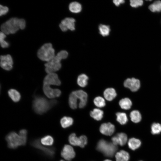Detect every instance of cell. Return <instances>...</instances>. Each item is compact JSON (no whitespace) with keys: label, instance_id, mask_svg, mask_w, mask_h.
<instances>
[{"label":"cell","instance_id":"1","mask_svg":"<svg viewBox=\"0 0 161 161\" xmlns=\"http://www.w3.org/2000/svg\"><path fill=\"white\" fill-rule=\"evenodd\" d=\"M27 131L25 129L20 130L18 134L16 132H10L6 136L5 139L8 148L14 149L26 145L27 141Z\"/></svg>","mask_w":161,"mask_h":161},{"label":"cell","instance_id":"2","mask_svg":"<svg viewBox=\"0 0 161 161\" xmlns=\"http://www.w3.org/2000/svg\"><path fill=\"white\" fill-rule=\"evenodd\" d=\"M25 21L23 19L12 18L3 24L1 27V32L5 35L15 33L20 29H24Z\"/></svg>","mask_w":161,"mask_h":161},{"label":"cell","instance_id":"3","mask_svg":"<svg viewBox=\"0 0 161 161\" xmlns=\"http://www.w3.org/2000/svg\"><path fill=\"white\" fill-rule=\"evenodd\" d=\"M56 103L55 100L49 101L41 97H36L33 101V110L37 113L42 114L49 110Z\"/></svg>","mask_w":161,"mask_h":161},{"label":"cell","instance_id":"4","mask_svg":"<svg viewBox=\"0 0 161 161\" xmlns=\"http://www.w3.org/2000/svg\"><path fill=\"white\" fill-rule=\"evenodd\" d=\"M97 149L98 151L102 153L105 156L108 157H112L117 151V147L112 143L109 142L102 139L98 143Z\"/></svg>","mask_w":161,"mask_h":161},{"label":"cell","instance_id":"5","mask_svg":"<svg viewBox=\"0 0 161 161\" xmlns=\"http://www.w3.org/2000/svg\"><path fill=\"white\" fill-rule=\"evenodd\" d=\"M37 56L41 60L47 61H51L55 56V50L50 43H46L38 50Z\"/></svg>","mask_w":161,"mask_h":161},{"label":"cell","instance_id":"6","mask_svg":"<svg viewBox=\"0 0 161 161\" xmlns=\"http://www.w3.org/2000/svg\"><path fill=\"white\" fill-rule=\"evenodd\" d=\"M61 59L57 55L51 61L46 63L45 66L46 72L48 74L54 73L59 70L61 66Z\"/></svg>","mask_w":161,"mask_h":161},{"label":"cell","instance_id":"7","mask_svg":"<svg viewBox=\"0 0 161 161\" xmlns=\"http://www.w3.org/2000/svg\"><path fill=\"white\" fill-rule=\"evenodd\" d=\"M31 145L34 147L40 150L48 157L52 158L55 154V150L54 148H48L44 146L40 142L39 139L33 140L30 142Z\"/></svg>","mask_w":161,"mask_h":161},{"label":"cell","instance_id":"8","mask_svg":"<svg viewBox=\"0 0 161 161\" xmlns=\"http://www.w3.org/2000/svg\"><path fill=\"white\" fill-rule=\"evenodd\" d=\"M69 141L72 145L83 148L87 143V139L85 136L82 135L78 137L75 134L72 133L69 136Z\"/></svg>","mask_w":161,"mask_h":161},{"label":"cell","instance_id":"9","mask_svg":"<svg viewBox=\"0 0 161 161\" xmlns=\"http://www.w3.org/2000/svg\"><path fill=\"white\" fill-rule=\"evenodd\" d=\"M75 19L72 18H66L62 20L59 24L62 31L65 32L69 29L73 31L75 30Z\"/></svg>","mask_w":161,"mask_h":161},{"label":"cell","instance_id":"10","mask_svg":"<svg viewBox=\"0 0 161 161\" xmlns=\"http://www.w3.org/2000/svg\"><path fill=\"white\" fill-rule=\"evenodd\" d=\"M140 80L134 78H127L124 82V86L133 92L137 91L140 88Z\"/></svg>","mask_w":161,"mask_h":161},{"label":"cell","instance_id":"11","mask_svg":"<svg viewBox=\"0 0 161 161\" xmlns=\"http://www.w3.org/2000/svg\"><path fill=\"white\" fill-rule=\"evenodd\" d=\"M0 58V66L3 69L8 71L12 69L13 62L10 55H1Z\"/></svg>","mask_w":161,"mask_h":161},{"label":"cell","instance_id":"12","mask_svg":"<svg viewBox=\"0 0 161 161\" xmlns=\"http://www.w3.org/2000/svg\"><path fill=\"white\" fill-rule=\"evenodd\" d=\"M61 155L65 160L70 161L75 157V154L72 147L69 145H66L62 149Z\"/></svg>","mask_w":161,"mask_h":161},{"label":"cell","instance_id":"13","mask_svg":"<svg viewBox=\"0 0 161 161\" xmlns=\"http://www.w3.org/2000/svg\"><path fill=\"white\" fill-rule=\"evenodd\" d=\"M61 84V81L57 75L55 73L48 74L44 80L43 84L59 86Z\"/></svg>","mask_w":161,"mask_h":161},{"label":"cell","instance_id":"14","mask_svg":"<svg viewBox=\"0 0 161 161\" xmlns=\"http://www.w3.org/2000/svg\"><path fill=\"white\" fill-rule=\"evenodd\" d=\"M43 90L45 95L49 98H54L60 96L61 91L58 89H53L49 85L43 84Z\"/></svg>","mask_w":161,"mask_h":161},{"label":"cell","instance_id":"15","mask_svg":"<svg viewBox=\"0 0 161 161\" xmlns=\"http://www.w3.org/2000/svg\"><path fill=\"white\" fill-rule=\"evenodd\" d=\"M127 138V135L126 134L120 133L112 137V143L115 145L117 146L119 145L122 146L126 143Z\"/></svg>","mask_w":161,"mask_h":161},{"label":"cell","instance_id":"16","mask_svg":"<svg viewBox=\"0 0 161 161\" xmlns=\"http://www.w3.org/2000/svg\"><path fill=\"white\" fill-rule=\"evenodd\" d=\"M100 132L106 136H111L115 131V126L110 123L102 124L100 128Z\"/></svg>","mask_w":161,"mask_h":161},{"label":"cell","instance_id":"17","mask_svg":"<svg viewBox=\"0 0 161 161\" xmlns=\"http://www.w3.org/2000/svg\"><path fill=\"white\" fill-rule=\"evenodd\" d=\"M76 95L80 100L79 104V107L82 108L84 107L86 105L87 100V94L85 92L80 90L75 91Z\"/></svg>","mask_w":161,"mask_h":161},{"label":"cell","instance_id":"18","mask_svg":"<svg viewBox=\"0 0 161 161\" xmlns=\"http://www.w3.org/2000/svg\"><path fill=\"white\" fill-rule=\"evenodd\" d=\"M103 95L106 100L110 101L112 100L116 97L117 93L114 88H108L104 91Z\"/></svg>","mask_w":161,"mask_h":161},{"label":"cell","instance_id":"19","mask_svg":"<svg viewBox=\"0 0 161 161\" xmlns=\"http://www.w3.org/2000/svg\"><path fill=\"white\" fill-rule=\"evenodd\" d=\"M115 157L116 161H129L130 158L129 153L123 150L117 152Z\"/></svg>","mask_w":161,"mask_h":161},{"label":"cell","instance_id":"20","mask_svg":"<svg viewBox=\"0 0 161 161\" xmlns=\"http://www.w3.org/2000/svg\"><path fill=\"white\" fill-rule=\"evenodd\" d=\"M141 142L138 139L135 138H130L128 143L129 147L133 150H134L140 147Z\"/></svg>","mask_w":161,"mask_h":161},{"label":"cell","instance_id":"21","mask_svg":"<svg viewBox=\"0 0 161 161\" xmlns=\"http://www.w3.org/2000/svg\"><path fill=\"white\" fill-rule=\"evenodd\" d=\"M75 91L72 92L69 97V103L70 107L73 109H75L77 106V99Z\"/></svg>","mask_w":161,"mask_h":161},{"label":"cell","instance_id":"22","mask_svg":"<svg viewBox=\"0 0 161 161\" xmlns=\"http://www.w3.org/2000/svg\"><path fill=\"white\" fill-rule=\"evenodd\" d=\"M103 112L98 109H95L90 112V116L94 119L100 120L103 117Z\"/></svg>","mask_w":161,"mask_h":161},{"label":"cell","instance_id":"23","mask_svg":"<svg viewBox=\"0 0 161 161\" xmlns=\"http://www.w3.org/2000/svg\"><path fill=\"white\" fill-rule=\"evenodd\" d=\"M119 104L122 109L128 110L131 108L132 103L129 98H125L122 99L119 101Z\"/></svg>","mask_w":161,"mask_h":161},{"label":"cell","instance_id":"24","mask_svg":"<svg viewBox=\"0 0 161 161\" xmlns=\"http://www.w3.org/2000/svg\"><path fill=\"white\" fill-rule=\"evenodd\" d=\"M131 120L134 123L139 122L141 120V115L140 112L137 110L131 111L130 114Z\"/></svg>","mask_w":161,"mask_h":161},{"label":"cell","instance_id":"25","mask_svg":"<svg viewBox=\"0 0 161 161\" xmlns=\"http://www.w3.org/2000/svg\"><path fill=\"white\" fill-rule=\"evenodd\" d=\"M9 96L15 102L18 101L21 98L19 93L15 89H11L8 91Z\"/></svg>","mask_w":161,"mask_h":161},{"label":"cell","instance_id":"26","mask_svg":"<svg viewBox=\"0 0 161 161\" xmlns=\"http://www.w3.org/2000/svg\"><path fill=\"white\" fill-rule=\"evenodd\" d=\"M88 79V78L86 75L84 74H80L78 78L77 83L80 87H84L87 84Z\"/></svg>","mask_w":161,"mask_h":161},{"label":"cell","instance_id":"27","mask_svg":"<svg viewBox=\"0 0 161 161\" xmlns=\"http://www.w3.org/2000/svg\"><path fill=\"white\" fill-rule=\"evenodd\" d=\"M73 122V119L71 117H63L60 120L61 126L64 128L70 126L72 124Z\"/></svg>","mask_w":161,"mask_h":161},{"label":"cell","instance_id":"28","mask_svg":"<svg viewBox=\"0 0 161 161\" xmlns=\"http://www.w3.org/2000/svg\"><path fill=\"white\" fill-rule=\"evenodd\" d=\"M69 9L71 12L77 13L80 12L82 7L81 4L77 2H73L69 4Z\"/></svg>","mask_w":161,"mask_h":161},{"label":"cell","instance_id":"29","mask_svg":"<svg viewBox=\"0 0 161 161\" xmlns=\"http://www.w3.org/2000/svg\"><path fill=\"white\" fill-rule=\"evenodd\" d=\"M116 120L121 125L126 124L128 121V119L126 113L124 112H118L116 114Z\"/></svg>","mask_w":161,"mask_h":161},{"label":"cell","instance_id":"30","mask_svg":"<svg viewBox=\"0 0 161 161\" xmlns=\"http://www.w3.org/2000/svg\"><path fill=\"white\" fill-rule=\"evenodd\" d=\"M148 8L153 12H161V1H155L149 6Z\"/></svg>","mask_w":161,"mask_h":161},{"label":"cell","instance_id":"31","mask_svg":"<svg viewBox=\"0 0 161 161\" xmlns=\"http://www.w3.org/2000/svg\"><path fill=\"white\" fill-rule=\"evenodd\" d=\"M54 139L51 136L47 135L42 138L40 140L41 144L44 146H51L53 145Z\"/></svg>","mask_w":161,"mask_h":161},{"label":"cell","instance_id":"32","mask_svg":"<svg viewBox=\"0 0 161 161\" xmlns=\"http://www.w3.org/2000/svg\"><path fill=\"white\" fill-rule=\"evenodd\" d=\"M99 30L100 33L103 36L108 35L110 30L109 26L102 24L99 26Z\"/></svg>","mask_w":161,"mask_h":161},{"label":"cell","instance_id":"33","mask_svg":"<svg viewBox=\"0 0 161 161\" xmlns=\"http://www.w3.org/2000/svg\"><path fill=\"white\" fill-rule=\"evenodd\" d=\"M151 133L153 134H157L161 132V125L158 123H153L151 127Z\"/></svg>","mask_w":161,"mask_h":161},{"label":"cell","instance_id":"34","mask_svg":"<svg viewBox=\"0 0 161 161\" xmlns=\"http://www.w3.org/2000/svg\"><path fill=\"white\" fill-rule=\"evenodd\" d=\"M94 103L96 106L98 107H104L106 105L104 99L100 96L95 97L94 100Z\"/></svg>","mask_w":161,"mask_h":161},{"label":"cell","instance_id":"35","mask_svg":"<svg viewBox=\"0 0 161 161\" xmlns=\"http://www.w3.org/2000/svg\"><path fill=\"white\" fill-rule=\"evenodd\" d=\"M6 37L5 34L1 31L0 33V43L1 47L3 48H7L9 46V43L4 39Z\"/></svg>","mask_w":161,"mask_h":161},{"label":"cell","instance_id":"36","mask_svg":"<svg viewBox=\"0 0 161 161\" xmlns=\"http://www.w3.org/2000/svg\"><path fill=\"white\" fill-rule=\"evenodd\" d=\"M130 5L133 7H137L142 6L143 4L142 0H131L130 1Z\"/></svg>","mask_w":161,"mask_h":161},{"label":"cell","instance_id":"37","mask_svg":"<svg viewBox=\"0 0 161 161\" xmlns=\"http://www.w3.org/2000/svg\"><path fill=\"white\" fill-rule=\"evenodd\" d=\"M57 55L61 59H64L66 58L68 56V53L65 50H62L58 53Z\"/></svg>","mask_w":161,"mask_h":161},{"label":"cell","instance_id":"38","mask_svg":"<svg viewBox=\"0 0 161 161\" xmlns=\"http://www.w3.org/2000/svg\"><path fill=\"white\" fill-rule=\"evenodd\" d=\"M9 10L8 7L4 6L1 5H0V15H5L6 14Z\"/></svg>","mask_w":161,"mask_h":161},{"label":"cell","instance_id":"39","mask_svg":"<svg viewBox=\"0 0 161 161\" xmlns=\"http://www.w3.org/2000/svg\"><path fill=\"white\" fill-rule=\"evenodd\" d=\"M113 2L117 6H119L120 4L124 3L125 1L123 0H114Z\"/></svg>","mask_w":161,"mask_h":161},{"label":"cell","instance_id":"40","mask_svg":"<svg viewBox=\"0 0 161 161\" xmlns=\"http://www.w3.org/2000/svg\"><path fill=\"white\" fill-rule=\"evenodd\" d=\"M103 161H112L109 160H104Z\"/></svg>","mask_w":161,"mask_h":161},{"label":"cell","instance_id":"41","mask_svg":"<svg viewBox=\"0 0 161 161\" xmlns=\"http://www.w3.org/2000/svg\"><path fill=\"white\" fill-rule=\"evenodd\" d=\"M60 161H64V160H61Z\"/></svg>","mask_w":161,"mask_h":161},{"label":"cell","instance_id":"42","mask_svg":"<svg viewBox=\"0 0 161 161\" xmlns=\"http://www.w3.org/2000/svg\"></svg>","mask_w":161,"mask_h":161}]
</instances>
